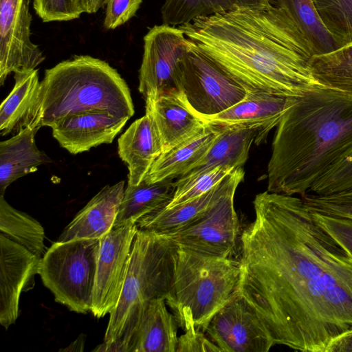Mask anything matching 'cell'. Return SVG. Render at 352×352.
<instances>
[{
  "label": "cell",
  "instance_id": "6da1fadb",
  "mask_svg": "<svg viewBox=\"0 0 352 352\" xmlns=\"http://www.w3.org/2000/svg\"><path fill=\"white\" fill-rule=\"evenodd\" d=\"M242 232L239 294L274 344L327 352L352 331V254L314 221L302 198L256 195Z\"/></svg>",
  "mask_w": 352,
  "mask_h": 352
},
{
  "label": "cell",
  "instance_id": "7a4b0ae2",
  "mask_svg": "<svg viewBox=\"0 0 352 352\" xmlns=\"http://www.w3.org/2000/svg\"><path fill=\"white\" fill-rule=\"evenodd\" d=\"M195 47L248 91L298 98L327 87L314 76V56L288 11L235 6L179 26Z\"/></svg>",
  "mask_w": 352,
  "mask_h": 352
},
{
  "label": "cell",
  "instance_id": "3957f363",
  "mask_svg": "<svg viewBox=\"0 0 352 352\" xmlns=\"http://www.w3.org/2000/svg\"><path fill=\"white\" fill-rule=\"evenodd\" d=\"M351 150L352 96L324 87L294 98L274 133L267 191L302 197Z\"/></svg>",
  "mask_w": 352,
  "mask_h": 352
},
{
  "label": "cell",
  "instance_id": "277c9868",
  "mask_svg": "<svg viewBox=\"0 0 352 352\" xmlns=\"http://www.w3.org/2000/svg\"><path fill=\"white\" fill-rule=\"evenodd\" d=\"M40 102L42 126L79 113L104 111L130 119L135 112L129 88L117 70L88 55L45 70Z\"/></svg>",
  "mask_w": 352,
  "mask_h": 352
},
{
  "label": "cell",
  "instance_id": "5b68a950",
  "mask_svg": "<svg viewBox=\"0 0 352 352\" xmlns=\"http://www.w3.org/2000/svg\"><path fill=\"white\" fill-rule=\"evenodd\" d=\"M178 246L168 236L137 230L119 301L110 314L104 342L97 351L127 352L140 312L151 300L166 299Z\"/></svg>",
  "mask_w": 352,
  "mask_h": 352
},
{
  "label": "cell",
  "instance_id": "8992f818",
  "mask_svg": "<svg viewBox=\"0 0 352 352\" xmlns=\"http://www.w3.org/2000/svg\"><path fill=\"white\" fill-rule=\"evenodd\" d=\"M240 280L239 260L178 247L166 302L184 331L195 328L204 333L213 316L239 293Z\"/></svg>",
  "mask_w": 352,
  "mask_h": 352
},
{
  "label": "cell",
  "instance_id": "52a82bcc",
  "mask_svg": "<svg viewBox=\"0 0 352 352\" xmlns=\"http://www.w3.org/2000/svg\"><path fill=\"white\" fill-rule=\"evenodd\" d=\"M100 239L56 241L41 259L40 276L56 302L78 314L91 311Z\"/></svg>",
  "mask_w": 352,
  "mask_h": 352
},
{
  "label": "cell",
  "instance_id": "ba28073f",
  "mask_svg": "<svg viewBox=\"0 0 352 352\" xmlns=\"http://www.w3.org/2000/svg\"><path fill=\"white\" fill-rule=\"evenodd\" d=\"M179 86L196 116L219 113L242 100L247 94L241 85L203 55L192 41L180 64Z\"/></svg>",
  "mask_w": 352,
  "mask_h": 352
},
{
  "label": "cell",
  "instance_id": "9c48e42d",
  "mask_svg": "<svg viewBox=\"0 0 352 352\" xmlns=\"http://www.w3.org/2000/svg\"><path fill=\"white\" fill-rule=\"evenodd\" d=\"M191 41L179 27L155 25L144 37L138 90L145 101L180 91L179 72Z\"/></svg>",
  "mask_w": 352,
  "mask_h": 352
},
{
  "label": "cell",
  "instance_id": "30bf717a",
  "mask_svg": "<svg viewBox=\"0 0 352 352\" xmlns=\"http://www.w3.org/2000/svg\"><path fill=\"white\" fill-rule=\"evenodd\" d=\"M236 188L229 190L192 225L166 236L184 250L239 260L243 230L234 206Z\"/></svg>",
  "mask_w": 352,
  "mask_h": 352
},
{
  "label": "cell",
  "instance_id": "8fae6325",
  "mask_svg": "<svg viewBox=\"0 0 352 352\" xmlns=\"http://www.w3.org/2000/svg\"><path fill=\"white\" fill-rule=\"evenodd\" d=\"M138 228L128 223L113 227L100 238L91 312L97 318L116 308L125 281L133 241Z\"/></svg>",
  "mask_w": 352,
  "mask_h": 352
},
{
  "label": "cell",
  "instance_id": "7c38bea8",
  "mask_svg": "<svg viewBox=\"0 0 352 352\" xmlns=\"http://www.w3.org/2000/svg\"><path fill=\"white\" fill-rule=\"evenodd\" d=\"M204 333L221 351L267 352L274 345L258 316L239 293L213 316Z\"/></svg>",
  "mask_w": 352,
  "mask_h": 352
},
{
  "label": "cell",
  "instance_id": "4fadbf2b",
  "mask_svg": "<svg viewBox=\"0 0 352 352\" xmlns=\"http://www.w3.org/2000/svg\"><path fill=\"white\" fill-rule=\"evenodd\" d=\"M30 0H0V85L12 73L34 69L45 57L30 40Z\"/></svg>",
  "mask_w": 352,
  "mask_h": 352
},
{
  "label": "cell",
  "instance_id": "5bb4252c",
  "mask_svg": "<svg viewBox=\"0 0 352 352\" xmlns=\"http://www.w3.org/2000/svg\"><path fill=\"white\" fill-rule=\"evenodd\" d=\"M41 259L0 233V324L7 329L19 316L22 292L34 286Z\"/></svg>",
  "mask_w": 352,
  "mask_h": 352
},
{
  "label": "cell",
  "instance_id": "9a60e30c",
  "mask_svg": "<svg viewBox=\"0 0 352 352\" xmlns=\"http://www.w3.org/2000/svg\"><path fill=\"white\" fill-rule=\"evenodd\" d=\"M243 167L235 168L221 182L205 194L170 208H160L139 219L138 229L168 236L199 220L223 195L243 182Z\"/></svg>",
  "mask_w": 352,
  "mask_h": 352
},
{
  "label": "cell",
  "instance_id": "2e32d148",
  "mask_svg": "<svg viewBox=\"0 0 352 352\" xmlns=\"http://www.w3.org/2000/svg\"><path fill=\"white\" fill-rule=\"evenodd\" d=\"M129 120L109 112L89 111L63 118L50 127L60 146L76 155L111 143Z\"/></svg>",
  "mask_w": 352,
  "mask_h": 352
},
{
  "label": "cell",
  "instance_id": "e0dca14e",
  "mask_svg": "<svg viewBox=\"0 0 352 352\" xmlns=\"http://www.w3.org/2000/svg\"><path fill=\"white\" fill-rule=\"evenodd\" d=\"M293 99L263 91H247L245 98L229 109L214 116H197L205 124L218 127H255L265 140L270 131L276 127Z\"/></svg>",
  "mask_w": 352,
  "mask_h": 352
},
{
  "label": "cell",
  "instance_id": "ac0fdd59",
  "mask_svg": "<svg viewBox=\"0 0 352 352\" xmlns=\"http://www.w3.org/2000/svg\"><path fill=\"white\" fill-rule=\"evenodd\" d=\"M145 102L146 112L151 116L159 132L163 152L189 139L206 126L190 108L182 91L165 94Z\"/></svg>",
  "mask_w": 352,
  "mask_h": 352
},
{
  "label": "cell",
  "instance_id": "d6986e66",
  "mask_svg": "<svg viewBox=\"0 0 352 352\" xmlns=\"http://www.w3.org/2000/svg\"><path fill=\"white\" fill-rule=\"evenodd\" d=\"M118 151L129 169L127 184L138 185L163 152L159 132L148 113L135 120L120 135Z\"/></svg>",
  "mask_w": 352,
  "mask_h": 352
},
{
  "label": "cell",
  "instance_id": "ffe728a7",
  "mask_svg": "<svg viewBox=\"0 0 352 352\" xmlns=\"http://www.w3.org/2000/svg\"><path fill=\"white\" fill-rule=\"evenodd\" d=\"M124 192V181L103 187L65 228L58 241L100 239L114 226Z\"/></svg>",
  "mask_w": 352,
  "mask_h": 352
},
{
  "label": "cell",
  "instance_id": "44dd1931",
  "mask_svg": "<svg viewBox=\"0 0 352 352\" xmlns=\"http://www.w3.org/2000/svg\"><path fill=\"white\" fill-rule=\"evenodd\" d=\"M14 87L0 106V134L15 135L29 126H40L41 82L38 70L14 73Z\"/></svg>",
  "mask_w": 352,
  "mask_h": 352
},
{
  "label": "cell",
  "instance_id": "7402d4cb",
  "mask_svg": "<svg viewBox=\"0 0 352 352\" xmlns=\"http://www.w3.org/2000/svg\"><path fill=\"white\" fill-rule=\"evenodd\" d=\"M177 323L164 298L151 300L140 312L127 352H176Z\"/></svg>",
  "mask_w": 352,
  "mask_h": 352
},
{
  "label": "cell",
  "instance_id": "603a6c76",
  "mask_svg": "<svg viewBox=\"0 0 352 352\" xmlns=\"http://www.w3.org/2000/svg\"><path fill=\"white\" fill-rule=\"evenodd\" d=\"M221 131L205 155L189 170L175 179L182 181L217 166L243 167L251 145L264 140L261 131L250 126L219 127Z\"/></svg>",
  "mask_w": 352,
  "mask_h": 352
},
{
  "label": "cell",
  "instance_id": "cb8c5ba5",
  "mask_svg": "<svg viewBox=\"0 0 352 352\" xmlns=\"http://www.w3.org/2000/svg\"><path fill=\"white\" fill-rule=\"evenodd\" d=\"M40 126H29L0 142V196L15 180L37 170L51 159L36 145Z\"/></svg>",
  "mask_w": 352,
  "mask_h": 352
},
{
  "label": "cell",
  "instance_id": "d4e9b609",
  "mask_svg": "<svg viewBox=\"0 0 352 352\" xmlns=\"http://www.w3.org/2000/svg\"><path fill=\"white\" fill-rule=\"evenodd\" d=\"M220 131L219 127L206 124L189 139L162 153L144 180L153 183L168 178L177 179L205 155Z\"/></svg>",
  "mask_w": 352,
  "mask_h": 352
},
{
  "label": "cell",
  "instance_id": "484cf974",
  "mask_svg": "<svg viewBox=\"0 0 352 352\" xmlns=\"http://www.w3.org/2000/svg\"><path fill=\"white\" fill-rule=\"evenodd\" d=\"M174 179L149 183L143 180L136 186L127 184L113 227L132 223L154 210L164 207L175 190Z\"/></svg>",
  "mask_w": 352,
  "mask_h": 352
},
{
  "label": "cell",
  "instance_id": "4316f807",
  "mask_svg": "<svg viewBox=\"0 0 352 352\" xmlns=\"http://www.w3.org/2000/svg\"><path fill=\"white\" fill-rule=\"evenodd\" d=\"M0 233L42 259L47 251L41 224L28 214L11 206L0 196Z\"/></svg>",
  "mask_w": 352,
  "mask_h": 352
},
{
  "label": "cell",
  "instance_id": "83f0119b",
  "mask_svg": "<svg viewBox=\"0 0 352 352\" xmlns=\"http://www.w3.org/2000/svg\"><path fill=\"white\" fill-rule=\"evenodd\" d=\"M276 1L290 14L311 45L314 55L327 54L339 48L320 18L313 0Z\"/></svg>",
  "mask_w": 352,
  "mask_h": 352
},
{
  "label": "cell",
  "instance_id": "f1b7e54d",
  "mask_svg": "<svg viewBox=\"0 0 352 352\" xmlns=\"http://www.w3.org/2000/svg\"><path fill=\"white\" fill-rule=\"evenodd\" d=\"M309 67L322 85L352 96V43L327 54L313 56Z\"/></svg>",
  "mask_w": 352,
  "mask_h": 352
},
{
  "label": "cell",
  "instance_id": "f546056e",
  "mask_svg": "<svg viewBox=\"0 0 352 352\" xmlns=\"http://www.w3.org/2000/svg\"><path fill=\"white\" fill-rule=\"evenodd\" d=\"M234 7L232 0H165L161 14L163 24L179 27Z\"/></svg>",
  "mask_w": 352,
  "mask_h": 352
},
{
  "label": "cell",
  "instance_id": "4dcf8cb0",
  "mask_svg": "<svg viewBox=\"0 0 352 352\" xmlns=\"http://www.w3.org/2000/svg\"><path fill=\"white\" fill-rule=\"evenodd\" d=\"M327 30L339 48L352 43V0H313Z\"/></svg>",
  "mask_w": 352,
  "mask_h": 352
},
{
  "label": "cell",
  "instance_id": "1f68e13d",
  "mask_svg": "<svg viewBox=\"0 0 352 352\" xmlns=\"http://www.w3.org/2000/svg\"><path fill=\"white\" fill-rule=\"evenodd\" d=\"M235 168L228 166H217L193 177L175 181V192L170 201L162 208H170L190 201L210 191Z\"/></svg>",
  "mask_w": 352,
  "mask_h": 352
},
{
  "label": "cell",
  "instance_id": "d6a6232c",
  "mask_svg": "<svg viewBox=\"0 0 352 352\" xmlns=\"http://www.w3.org/2000/svg\"><path fill=\"white\" fill-rule=\"evenodd\" d=\"M352 188V150L342 156L311 186L309 192L327 195Z\"/></svg>",
  "mask_w": 352,
  "mask_h": 352
},
{
  "label": "cell",
  "instance_id": "836d02e7",
  "mask_svg": "<svg viewBox=\"0 0 352 352\" xmlns=\"http://www.w3.org/2000/svg\"><path fill=\"white\" fill-rule=\"evenodd\" d=\"M301 198L312 211L331 216L352 218V188L327 195L307 193Z\"/></svg>",
  "mask_w": 352,
  "mask_h": 352
},
{
  "label": "cell",
  "instance_id": "e575fe53",
  "mask_svg": "<svg viewBox=\"0 0 352 352\" xmlns=\"http://www.w3.org/2000/svg\"><path fill=\"white\" fill-rule=\"evenodd\" d=\"M33 6L43 22L71 21L84 12L81 0H34Z\"/></svg>",
  "mask_w": 352,
  "mask_h": 352
},
{
  "label": "cell",
  "instance_id": "d590c367",
  "mask_svg": "<svg viewBox=\"0 0 352 352\" xmlns=\"http://www.w3.org/2000/svg\"><path fill=\"white\" fill-rule=\"evenodd\" d=\"M310 211L314 222L352 254V218Z\"/></svg>",
  "mask_w": 352,
  "mask_h": 352
},
{
  "label": "cell",
  "instance_id": "8d00e7d4",
  "mask_svg": "<svg viewBox=\"0 0 352 352\" xmlns=\"http://www.w3.org/2000/svg\"><path fill=\"white\" fill-rule=\"evenodd\" d=\"M143 0H104L106 5L104 27L113 30L135 16Z\"/></svg>",
  "mask_w": 352,
  "mask_h": 352
},
{
  "label": "cell",
  "instance_id": "74e56055",
  "mask_svg": "<svg viewBox=\"0 0 352 352\" xmlns=\"http://www.w3.org/2000/svg\"><path fill=\"white\" fill-rule=\"evenodd\" d=\"M189 351H221L206 335L196 329L185 331L184 334L178 338L176 352Z\"/></svg>",
  "mask_w": 352,
  "mask_h": 352
},
{
  "label": "cell",
  "instance_id": "f35d334b",
  "mask_svg": "<svg viewBox=\"0 0 352 352\" xmlns=\"http://www.w3.org/2000/svg\"><path fill=\"white\" fill-rule=\"evenodd\" d=\"M327 352H352V331L335 340Z\"/></svg>",
  "mask_w": 352,
  "mask_h": 352
},
{
  "label": "cell",
  "instance_id": "ab89813d",
  "mask_svg": "<svg viewBox=\"0 0 352 352\" xmlns=\"http://www.w3.org/2000/svg\"><path fill=\"white\" fill-rule=\"evenodd\" d=\"M235 6L248 8H263L268 7L270 0H232Z\"/></svg>",
  "mask_w": 352,
  "mask_h": 352
},
{
  "label": "cell",
  "instance_id": "60d3db41",
  "mask_svg": "<svg viewBox=\"0 0 352 352\" xmlns=\"http://www.w3.org/2000/svg\"><path fill=\"white\" fill-rule=\"evenodd\" d=\"M104 4V0H81L84 12L96 13Z\"/></svg>",
  "mask_w": 352,
  "mask_h": 352
},
{
  "label": "cell",
  "instance_id": "b9f144b4",
  "mask_svg": "<svg viewBox=\"0 0 352 352\" xmlns=\"http://www.w3.org/2000/svg\"><path fill=\"white\" fill-rule=\"evenodd\" d=\"M275 1H276V0H275Z\"/></svg>",
  "mask_w": 352,
  "mask_h": 352
}]
</instances>
